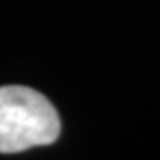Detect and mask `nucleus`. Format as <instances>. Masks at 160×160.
<instances>
[{
  "label": "nucleus",
  "instance_id": "1",
  "mask_svg": "<svg viewBox=\"0 0 160 160\" xmlns=\"http://www.w3.org/2000/svg\"><path fill=\"white\" fill-rule=\"evenodd\" d=\"M60 136V118L49 100L29 87H0V153L45 147Z\"/></svg>",
  "mask_w": 160,
  "mask_h": 160
}]
</instances>
